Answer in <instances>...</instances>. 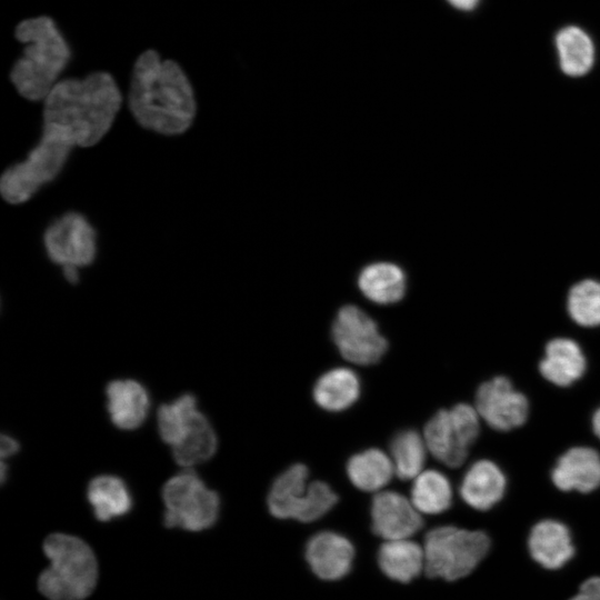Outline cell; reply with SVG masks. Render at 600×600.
<instances>
[{
  "label": "cell",
  "mask_w": 600,
  "mask_h": 600,
  "mask_svg": "<svg viewBox=\"0 0 600 600\" xmlns=\"http://www.w3.org/2000/svg\"><path fill=\"white\" fill-rule=\"evenodd\" d=\"M347 473L354 487L373 492L389 483L394 468L391 458L372 448L352 456L347 463Z\"/></svg>",
  "instance_id": "25"
},
{
  "label": "cell",
  "mask_w": 600,
  "mask_h": 600,
  "mask_svg": "<svg viewBox=\"0 0 600 600\" xmlns=\"http://www.w3.org/2000/svg\"><path fill=\"white\" fill-rule=\"evenodd\" d=\"M490 548V537L483 530L436 527L424 537V571L430 578L459 580L480 564Z\"/></svg>",
  "instance_id": "5"
},
{
  "label": "cell",
  "mask_w": 600,
  "mask_h": 600,
  "mask_svg": "<svg viewBox=\"0 0 600 600\" xmlns=\"http://www.w3.org/2000/svg\"><path fill=\"white\" fill-rule=\"evenodd\" d=\"M588 366L587 354L578 341L569 337H554L544 343L537 370L546 382L566 389L586 376Z\"/></svg>",
  "instance_id": "14"
},
{
  "label": "cell",
  "mask_w": 600,
  "mask_h": 600,
  "mask_svg": "<svg viewBox=\"0 0 600 600\" xmlns=\"http://www.w3.org/2000/svg\"><path fill=\"white\" fill-rule=\"evenodd\" d=\"M481 433V418L474 406L458 402L438 410L426 423L423 439L428 451L448 468L461 467Z\"/></svg>",
  "instance_id": "9"
},
{
  "label": "cell",
  "mask_w": 600,
  "mask_h": 600,
  "mask_svg": "<svg viewBox=\"0 0 600 600\" xmlns=\"http://www.w3.org/2000/svg\"><path fill=\"white\" fill-rule=\"evenodd\" d=\"M373 532L384 540L409 539L423 524L411 500L396 491H380L372 499Z\"/></svg>",
  "instance_id": "15"
},
{
  "label": "cell",
  "mask_w": 600,
  "mask_h": 600,
  "mask_svg": "<svg viewBox=\"0 0 600 600\" xmlns=\"http://www.w3.org/2000/svg\"><path fill=\"white\" fill-rule=\"evenodd\" d=\"M378 563L388 578L407 583L424 569V550L409 539L386 540L379 548Z\"/></svg>",
  "instance_id": "23"
},
{
  "label": "cell",
  "mask_w": 600,
  "mask_h": 600,
  "mask_svg": "<svg viewBox=\"0 0 600 600\" xmlns=\"http://www.w3.org/2000/svg\"><path fill=\"white\" fill-rule=\"evenodd\" d=\"M527 547L531 559L547 570L563 568L576 553L569 527L551 518L541 519L530 528Z\"/></svg>",
  "instance_id": "17"
},
{
  "label": "cell",
  "mask_w": 600,
  "mask_h": 600,
  "mask_svg": "<svg viewBox=\"0 0 600 600\" xmlns=\"http://www.w3.org/2000/svg\"><path fill=\"white\" fill-rule=\"evenodd\" d=\"M163 524L199 532L212 527L220 513V497L192 470L184 469L167 480L161 490Z\"/></svg>",
  "instance_id": "7"
},
{
  "label": "cell",
  "mask_w": 600,
  "mask_h": 600,
  "mask_svg": "<svg viewBox=\"0 0 600 600\" xmlns=\"http://www.w3.org/2000/svg\"><path fill=\"white\" fill-rule=\"evenodd\" d=\"M507 491V474L496 461L487 458L470 464L459 486V494L463 502L481 512L499 504Z\"/></svg>",
  "instance_id": "16"
},
{
  "label": "cell",
  "mask_w": 600,
  "mask_h": 600,
  "mask_svg": "<svg viewBox=\"0 0 600 600\" xmlns=\"http://www.w3.org/2000/svg\"><path fill=\"white\" fill-rule=\"evenodd\" d=\"M13 36L23 49L10 69V82L20 97L42 102L70 63L71 47L46 14L21 20Z\"/></svg>",
  "instance_id": "3"
},
{
  "label": "cell",
  "mask_w": 600,
  "mask_h": 600,
  "mask_svg": "<svg viewBox=\"0 0 600 600\" xmlns=\"http://www.w3.org/2000/svg\"><path fill=\"white\" fill-rule=\"evenodd\" d=\"M122 103L120 87L107 71L60 79L42 101V127L89 148L109 132Z\"/></svg>",
  "instance_id": "2"
},
{
  "label": "cell",
  "mask_w": 600,
  "mask_h": 600,
  "mask_svg": "<svg viewBox=\"0 0 600 600\" xmlns=\"http://www.w3.org/2000/svg\"><path fill=\"white\" fill-rule=\"evenodd\" d=\"M76 146L56 130L42 128L41 137L27 158L9 167L0 178V194L10 204L30 200L61 172Z\"/></svg>",
  "instance_id": "6"
},
{
  "label": "cell",
  "mask_w": 600,
  "mask_h": 600,
  "mask_svg": "<svg viewBox=\"0 0 600 600\" xmlns=\"http://www.w3.org/2000/svg\"><path fill=\"white\" fill-rule=\"evenodd\" d=\"M549 477L559 492L591 494L600 489V452L584 444L569 447L557 457Z\"/></svg>",
  "instance_id": "13"
},
{
  "label": "cell",
  "mask_w": 600,
  "mask_h": 600,
  "mask_svg": "<svg viewBox=\"0 0 600 600\" xmlns=\"http://www.w3.org/2000/svg\"><path fill=\"white\" fill-rule=\"evenodd\" d=\"M63 276L66 280L71 283L76 284L79 281V269L77 268H63L62 269Z\"/></svg>",
  "instance_id": "35"
},
{
  "label": "cell",
  "mask_w": 600,
  "mask_h": 600,
  "mask_svg": "<svg viewBox=\"0 0 600 600\" xmlns=\"http://www.w3.org/2000/svg\"><path fill=\"white\" fill-rule=\"evenodd\" d=\"M566 309L577 326L600 327V281L583 279L574 283L568 291Z\"/></svg>",
  "instance_id": "29"
},
{
  "label": "cell",
  "mask_w": 600,
  "mask_h": 600,
  "mask_svg": "<svg viewBox=\"0 0 600 600\" xmlns=\"http://www.w3.org/2000/svg\"><path fill=\"white\" fill-rule=\"evenodd\" d=\"M427 446L416 430H402L391 440L390 452L394 473L402 480L414 479L423 470Z\"/></svg>",
  "instance_id": "28"
},
{
  "label": "cell",
  "mask_w": 600,
  "mask_h": 600,
  "mask_svg": "<svg viewBox=\"0 0 600 600\" xmlns=\"http://www.w3.org/2000/svg\"><path fill=\"white\" fill-rule=\"evenodd\" d=\"M360 381L348 368H334L323 373L313 388V399L327 411L338 412L351 407L359 398Z\"/></svg>",
  "instance_id": "24"
},
{
  "label": "cell",
  "mask_w": 600,
  "mask_h": 600,
  "mask_svg": "<svg viewBox=\"0 0 600 600\" xmlns=\"http://www.w3.org/2000/svg\"><path fill=\"white\" fill-rule=\"evenodd\" d=\"M579 592L593 600H600V576L587 578L580 586Z\"/></svg>",
  "instance_id": "31"
},
{
  "label": "cell",
  "mask_w": 600,
  "mask_h": 600,
  "mask_svg": "<svg viewBox=\"0 0 600 600\" xmlns=\"http://www.w3.org/2000/svg\"><path fill=\"white\" fill-rule=\"evenodd\" d=\"M107 409L112 423L121 430H134L147 419L150 397L133 379H117L106 388Z\"/></svg>",
  "instance_id": "19"
},
{
  "label": "cell",
  "mask_w": 600,
  "mask_h": 600,
  "mask_svg": "<svg viewBox=\"0 0 600 600\" xmlns=\"http://www.w3.org/2000/svg\"><path fill=\"white\" fill-rule=\"evenodd\" d=\"M218 439L208 418L198 410L171 446L176 463L184 469L208 461L217 451Z\"/></svg>",
  "instance_id": "20"
},
{
  "label": "cell",
  "mask_w": 600,
  "mask_h": 600,
  "mask_svg": "<svg viewBox=\"0 0 600 600\" xmlns=\"http://www.w3.org/2000/svg\"><path fill=\"white\" fill-rule=\"evenodd\" d=\"M127 106L140 127L168 137L189 130L197 113L187 73L177 61L163 59L154 49L142 51L133 63Z\"/></svg>",
  "instance_id": "1"
},
{
  "label": "cell",
  "mask_w": 600,
  "mask_h": 600,
  "mask_svg": "<svg viewBox=\"0 0 600 600\" xmlns=\"http://www.w3.org/2000/svg\"><path fill=\"white\" fill-rule=\"evenodd\" d=\"M18 451H19V442L14 438L8 434H2L1 444H0L1 458L2 459L9 458L13 456L14 453H17Z\"/></svg>",
  "instance_id": "32"
},
{
  "label": "cell",
  "mask_w": 600,
  "mask_h": 600,
  "mask_svg": "<svg viewBox=\"0 0 600 600\" xmlns=\"http://www.w3.org/2000/svg\"><path fill=\"white\" fill-rule=\"evenodd\" d=\"M590 428L593 436L600 441V406H598L591 413Z\"/></svg>",
  "instance_id": "33"
},
{
  "label": "cell",
  "mask_w": 600,
  "mask_h": 600,
  "mask_svg": "<svg viewBox=\"0 0 600 600\" xmlns=\"http://www.w3.org/2000/svg\"><path fill=\"white\" fill-rule=\"evenodd\" d=\"M354 549L343 536L322 531L307 543L306 559L311 570L323 580L343 578L351 569Z\"/></svg>",
  "instance_id": "18"
},
{
  "label": "cell",
  "mask_w": 600,
  "mask_h": 600,
  "mask_svg": "<svg viewBox=\"0 0 600 600\" xmlns=\"http://www.w3.org/2000/svg\"><path fill=\"white\" fill-rule=\"evenodd\" d=\"M357 284L368 300L377 304H392L404 297L407 277L398 264L380 261L363 267Z\"/></svg>",
  "instance_id": "21"
},
{
  "label": "cell",
  "mask_w": 600,
  "mask_h": 600,
  "mask_svg": "<svg viewBox=\"0 0 600 600\" xmlns=\"http://www.w3.org/2000/svg\"><path fill=\"white\" fill-rule=\"evenodd\" d=\"M453 7L461 10L473 9L479 0H448Z\"/></svg>",
  "instance_id": "34"
},
{
  "label": "cell",
  "mask_w": 600,
  "mask_h": 600,
  "mask_svg": "<svg viewBox=\"0 0 600 600\" xmlns=\"http://www.w3.org/2000/svg\"><path fill=\"white\" fill-rule=\"evenodd\" d=\"M308 469L296 463L273 481L268 493L270 513L279 519L310 522L326 514L338 496L323 481L308 482Z\"/></svg>",
  "instance_id": "8"
},
{
  "label": "cell",
  "mask_w": 600,
  "mask_h": 600,
  "mask_svg": "<svg viewBox=\"0 0 600 600\" xmlns=\"http://www.w3.org/2000/svg\"><path fill=\"white\" fill-rule=\"evenodd\" d=\"M569 600H593V599L578 591V593L572 596Z\"/></svg>",
  "instance_id": "36"
},
{
  "label": "cell",
  "mask_w": 600,
  "mask_h": 600,
  "mask_svg": "<svg viewBox=\"0 0 600 600\" xmlns=\"http://www.w3.org/2000/svg\"><path fill=\"white\" fill-rule=\"evenodd\" d=\"M473 406L487 427L500 433L520 429L530 419L528 396L506 374H493L479 383Z\"/></svg>",
  "instance_id": "10"
},
{
  "label": "cell",
  "mask_w": 600,
  "mask_h": 600,
  "mask_svg": "<svg viewBox=\"0 0 600 600\" xmlns=\"http://www.w3.org/2000/svg\"><path fill=\"white\" fill-rule=\"evenodd\" d=\"M43 552L50 564L38 578V589L49 600H82L98 581V561L90 546L77 536L49 534Z\"/></svg>",
  "instance_id": "4"
},
{
  "label": "cell",
  "mask_w": 600,
  "mask_h": 600,
  "mask_svg": "<svg viewBox=\"0 0 600 600\" xmlns=\"http://www.w3.org/2000/svg\"><path fill=\"white\" fill-rule=\"evenodd\" d=\"M48 258L63 268H83L97 257V232L84 216L68 212L54 220L43 233Z\"/></svg>",
  "instance_id": "12"
},
{
  "label": "cell",
  "mask_w": 600,
  "mask_h": 600,
  "mask_svg": "<svg viewBox=\"0 0 600 600\" xmlns=\"http://www.w3.org/2000/svg\"><path fill=\"white\" fill-rule=\"evenodd\" d=\"M453 499L452 486L438 470H423L411 488V502L420 513L439 514L447 511Z\"/></svg>",
  "instance_id": "27"
},
{
  "label": "cell",
  "mask_w": 600,
  "mask_h": 600,
  "mask_svg": "<svg viewBox=\"0 0 600 600\" xmlns=\"http://www.w3.org/2000/svg\"><path fill=\"white\" fill-rule=\"evenodd\" d=\"M556 47L562 71L571 77L586 74L594 62L591 38L579 27L561 29L556 37Z\"/></svg>",
  "instance_id": "26"
},
{
  "label": "cell",
  "mask_w": 600,
  "mask_h": 600,
  "mask_svg": "<svg viewBox=\"0 0 600 600\" xmlns=\"http://www.w3.org/2000/svg\"><path fill=\"white\" fill-rule=\"evenodd\" d=\"M87 499L94 517L101 522L126 516L133 504L128 486L113 474H100L91 479Z\"/></svg>",
  "instance_id": "22"
},
{
  "label": "cell",
  "mask_w": 600,
  "mask_h": 600,
  "mask_svg": "<svg viewBox=\"0 0 600 600\" xmlns=\"http://www.w3.org/2000/svg\"><path fill=\"white\" fill-rule=\"evenodd\" d=\"M199 410L197 398L184 393L171 402L163 403L157 412V427L161 440L170 447L178 440L183 427Z\"/></svg>",
  "instance_id": "30"
},
{
  "label": "cell",
  "mask_w": 600,
  "mask_h": 600,
  "mask_svg": "<svg viewBox=\"0 0 600 600\" xmlns=\"http://www.w3.org/2000/svg\"><path fill=\"white\" fill-rule=\"evenodd\" d=\"M331 336L341 356L360 366L378 362L388 349V342L379 332L376 321L353 304L339 309Z\"/></svg>",
  "instance_id": "11"
}]
</instances>
